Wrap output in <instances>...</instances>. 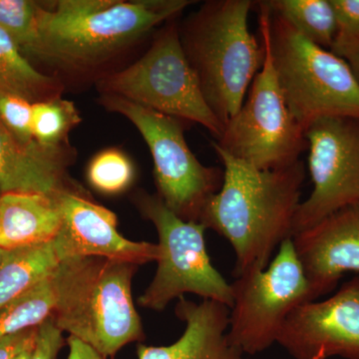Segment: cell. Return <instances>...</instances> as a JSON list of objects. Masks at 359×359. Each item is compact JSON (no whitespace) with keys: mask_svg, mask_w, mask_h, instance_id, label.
<instances>
[{"mask_svg":"<svg viewBox=\"0 0 359 359\" xmlns=\"http://www.w3.org/2000/svg\"><path fill=\"white\" fill-rule=\"evenodd\" d=\"M223 163L221 189L205 204L200 223L228 240L236 255V278L268 268L275 250L292 237L306 166L302 160L259 170L212 142Z\"/></svg>","mask_w":359,"mask_h":359,"instance_id":"cell-1","label":"cell"},{"mask_svg":"<svg viewBox=\"0 0 359 359\" xmlns=\"http://www.w3.org/2000/svg\"><path fill=\"white\" fill-rule=\"evenodd\" d=\"M138 266L102 257L65 259L54 275V325L111 358L144 339L132 297Z\"/></svg>","mask_w":359,"mask_h":359,"instance_id":"cell-2","label":"cell"},{"mask_svg":"<svg viewBox=\"0 0 359 359\" xmlns=\"http://www.w3.org/2000/svg\"><path fill=\"white\" fill-rule=\"evenodd\" d=\"M254 6L250 0H212L179 30L205 101L224 127L242 107L263 65V46L249 27Z\"/></svg>","mask_w":359,"mask_h":359,"instance_id":"cell-3","label":"cell"},{"mask_svg":"<svg viewBox=\"0 0 359 359\" xmlns=\"http://www.w3.org/2000/svg\"><path fill=\"white\" fill-rule=\"evenodd\" d=\"M187 0H62L41 8L34 54L87 65L143 36L190 6Z\"/></svg>","mask_w":359,"mask_h":359,"instance_id":"cell-4","label":"cell"},{"mask_svg":"<svg viewBox=\"0 0 359 359\" xmlns=\"http://www.w3.org/2000/svg\"><path fill=\"white\" fill-rule=\"evenodd\" d=\"M256 4L266 18L269 51L283 98L304 131L321 118L359 119V84L346 60L302 36L264 1Z\"/></svg>","mask_w":359,"mask_h":359,"instance_id":"cell-5","label":"cell"},{"mask_svg":"<svg viewBox=\"0 0 359 359\" xmlns=\"http://www.w3.org/2000/svg\"><path fill=\"white\" fill-rule=\"evenodd\" d=\"M257 13L263 65L252 80L242 107L212 143L257 169H280L301 160L308 141L306 131L283 98L269 51L266 18L259 6Z\"/></svg>","mask_w":359,"mask_h":359,"instance_id":"cell-6","label":"cell"},{"mask_svg":"<svg viewBox=\"0 0 359 359\" xmlns=\"http://www.w3.org/2000/svg\"><path fill=\"white\" fill-rule=\"evenodd\" d=\"M139 205L157 231L160 257L154 278L139 297L138 304L162 311L174 299L193 294L230 308L231 283L212 266L205 247L204 224L182 219L159 196L142 195Z\"/></svg>","mask_w":359,"mask_h":359,"instance_id":"cell-7","label":"cell"},{"mask_svg":"<svg viewBox=\"0 0 359 359\" xmlns=\"http://www.w3.org/2000/svg\"><path fill=\"white\" fill-rule=\"evenodd\" d=\"M231 287L228 339L245 355L276 344L290 314L313 302L292 238L280 245L268 268L237 276Z\"/></svg>","mask_w":359,"mask_h":359,"instance_id":"cell-8","label":"cell"},{"mask_svg":"<svg viewBox=\"0 0 359 359\" xmlns=\"http://www.w3.org/2000/svg\"><path fill=\"white\" fill-rule=\"evenodd\" d=\"M104 87L112 95L202 125L216 140L223 133L224 125L205 101L175 25H168L136 63L108 77Z\"/></svg>","mask_w":359,"mask_h":359,"instance_id":"cell-9","label":"cell"},{"mask_svg":"<svg viewBox=\"0 0 359 359\" xmlns=\"http://www.w3.org/2000/svg\"><path fill=\"white\" fill-rule=\"evenodd\" d=\"M106 107L128 118L147 143L159 197L175 214L199 222L205 204L223 185L224 172L203 165L187 144L176 118L122 97L104 99Z\"/></svg>","mask_w":359,"mask_h":359,"instance_id":"cell-10","label":"cell"},{"mask_svg":"<svg viewBox=\"0 0 359 359\" xmlns=\"http://www.w3.org/2000/svg\"><path fill=\"white\" fill-rule=\"evenodd\" d=\"M306 137L313 190L299 205L292 236L359 205V119L321 118L309 125Z\"/></svg>","mask_w":359,"mask_h":359,"instance_id":"cell-11","label":"cell"},{"mask_svg":"<svg viewBox=\"0 0 359 359\" xmlns=\"http://www.w3.org/2000/svg\"><path fill=\"white\" fill-rule=\"evenodd\" d=\"M294 359H359V275L290 314L278 342Z\"/></svg>","mask_w":359,"mask_h":359,"instance_id":"cell-12","label":"cell"},{"mask_svg":"<svg viewBox=\"0 0 359 359\" xmlns=\"http://www.w3.org/2000/svg\"><path fill=\"white\" fill-rule=\"evenodd\" d=\"M62 214L59 248L65 259L74 257H102L141 266L157 262L158 244L134 242L118 231L112 211L68 190L56 194Z\"/></svg>","mask_w":359,"mask_h":359,"instance_id":"cell-13","label":"cell"},{"mask_svg":"<svg viewBox=\"0 0 359 359\" xmlns=\"http://www.w3.org/2000/svg\"><path fill=\"white\" fill-rule=\"evenodd\" d=\"M313 301L346 273H359V205L335 212L292 237Z\"/></svg>","mask_w":359,"mask_h":359,"instance_id":"cell-14","label":"cell"},{"mask_svg":"<svg viewBox=\"0 0 359 359\" xmlns=\"http://www.w3.org/2000/svg\"><path fill=\"white\" fill-rule=\"evenodd\" d=\"M175 313L185 323L180 339L164 346L139 344L138 359H252L229 341V306L210 299L197 304L183 297Z\"/></svg>","mask_w":359,"mask_h":359,"instance_id":"cell-15","label":"cell"},{"mask_svg":"<svg viewBox=\"0 0 359 359\" xmlns=\"http://www.w3.org/2000/svg\"><path fill=\"white\" fill-rule=\"evenodd\" d=\"M55 195L1 194L0 250L44 244L57 237L62 226V214Z\"/></svg>","mask_w":359,"mask_h":359,"instance_id":"cell-16","label":"cell"},{"mask_svg":"<svg viewBox=\"0 0 359 359\" xmlns=\"http://www.w3.org/2000/svg\"><path fill=\"white\" fill-rule=\"evenodd\" d=\"M62 175L55 151L25 145L0 121V193L55 195L65 190Z\"/></svg>","mask_w":359,"mask_h":359,"instance_id":"cell-17","label":"cell"},{"mask_svg":"<svg viewBox=\"0 0 359 359\" xmlns=\"http://www.w3.org/2000/svg\"><path fill=\"white\" fill-rule=\"evenodd\" d=\"M65 261L57 241L4 250L0 262V306L55 275Z\"/></svg>","mask_w":359,"mask_h":359,"instance_id":"cell-18","label":"cell"},{"mask_svg":"<svg viewBox=\"0 0 359 359\" xmlns=\"http://www.w3.org/2000/svg\"><path fill=\"white\" fill-rule=\"evenodd\" d=\"M264 4L302 36L323 48L332 49L337 23L330 0H266Z\"/></svg>","mask_w":359,"mask_h":359,"instance_id":"cell-19","label":"cell"},{"mask_svg":"<svg viewBox=\"0 0 359 359\" xmlns=\"http://www.w3.org/2000/svg\"><path fill=\"white\" fill-rule=\"evenodd\" d=\"M0 89L18 94L29 101L55 90L53 80L30 65L20 46L2 28H0Z\"/></svg>","mask_w":359,"mask_h":359,"instance_id":"cell-20","label":"cell"},{"mask_svg":"<svg viewBox=\"0 0 359 359\" xmlns=\"http://www.w3.org/2000/svg\"><path fill=\"white\" fill-rule=\"evenodd\" d=\"M54 276L0 306V339L39 327L55 306Z\"/></svg>","mask_w":359,"mask_h":359,"instance_id":"cell-21","label":"cell"},{"mask_svg":"<svg viewBox=\"0 0 359 359\" xmlns=\"http://www.w3.org/2000/svg\"><path fill=\"white\" fill-rule=\"evenodd\" d=\"M79 122V115L69 101L53 98L33 104V139L46 150L55 151L67 132Z\"/></svg>","mask_w":359,"mask_h":359,"instance_id":"cell-22","label":"cell"},{"mask_svg":"<svg viewBox=\"0 0 359 359\" xmlns=\"http://www.w3.org/2000/svg\"><path fill=\"white\" fill-rule=\"evenodd\" d=\"M41 7L28 0H0V28L20 46L34 54Z\"/></svg>","mask_w":359,"mask_h":359,"instance_id":"cell-23","label":"cell"},{"mask_svg":"<svg viewBox=\"0 0 359 359\" xmlns=\"http://www.w3.org/2000/svg\"><path fill=\"white\" fill-rule=\"evenodd\" d=\"M87 177L95 190L107 195H115L131 185L134 169L128 158L121 152L107 150L92 160Z\"/></svg>","mask_w":359,"mask_h":359,"instance_id":"cell-24","label":"cell"},{"mask_svg":"<svg viewBox=\"0 0 359 359\" xmlns=\"http://www.w3.org/2000/svg\"><path fill=\"white\" fill-rule=\"evenodd\" d=\"M33 104L18 94L0 89V121L27 146L39 145L32 135Z\"/></svg>","mask_w":359,"mask_h":359,"instance_id":"cell-25","label":"cell"},{"mask_svg":"<svg viewBox=\"0 0 359 359\" xmlns=\"http://www.w3.org/2000/svg\"><path fill=\"white\" fill-rule=\"evenodd\" d=\"M330 2L337 18L335 40H359V0H330Z\"/></svg>","mask_w":359,"mask_h":359,"instance_id":"cell-26","label":"cell"},{"mask_svg":"<svg viewBox=\"0 0 359 359\" xmlns=\"http://www.w3.org/2000/svg\"><path fill=\"white\" fill-rule=\"evenodd\" d=\"M65 344L63 332L54 325L50 316L39 327L36 344L30 359H57Z\"/></svg>","mask_w":359,"mask_h":359,"instance_id":"cell-27","label":"cell"},{"mask_svg":"<svg viewBox=\"0 0 359 359\" xmlns=\"http://www.w3.org/2000/svg\"><path fill=\"white\" fill-rule=\"evenodd\" d=\"M39 327L0 339V359H15L25 348L36 341Z\"/></svg>","mask_w":359,"mask_h":359,"instance_id":"cell-28","label":"cell"},{"mask_svg":"<svg viewBox=\"0 0 359 359\" xmlns=\"http://www.w3.org/2000/svg\"><path fill=\"white\" fill-rule=\"evenodd\" d=\"M330 50L346 60L359 84V40H335Z\"/></svg>","mask_w":359,"mask_h":359,"instance_id":"cell-29","label":"cell"},{"mask_svg":"<svg viewBox=\"0 0 359 359\" xmlns=\"http://www.w3.org/2000/svg\"><path fill=\"white\" fill-rule=\"evenodd\" d=\"M67 344L69 347V353L66 359H110L105 358L88 344H84L83 341L75 337H68Z\"/></svg>","mask_w":359,"mask_h":359,"instance_id":"cell-30","label":"cell"},{"mask_svg":"<svg viewBox=\"0 0 359 359\" xmlns=\"http://www.w3.org/2000/svg\"><path fill=\"white\" fill-rule=\"evenodd\" d=\"M37 339V337H36ZM36 344V341H35ZM35 344H32L25 348V351H22L15 359H30V356H32L33 349H34Z\"/></svg>","mask_w":359,"mask_h":359,"instance_id":"cell-31","label":"cell"},{"mask_svg":"<svg viewBox=\"0 0 359 359\" xmlns=\"http://www.w3.org/2000/svg\"><path fill=\"white\" fill-rule=\"evenodd\" d=\"M4 250H0V262H1L2 256H4Z\"/></svg>","mask_w":359,"mask_h":359,"instance_id":"cell-32","label":"cell"}]
</instances>
